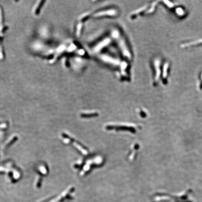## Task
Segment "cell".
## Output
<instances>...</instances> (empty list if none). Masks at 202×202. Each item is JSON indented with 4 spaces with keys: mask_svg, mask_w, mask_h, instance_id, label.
Returning <instances> with one entry per match:
<instances>
[{
    "mask_svg": "<svg viewBox=\"0 0 202 202\" xmlns=\"http://www.w3.org/2000/svg\"><path fill=\"white\" fill-rule=\"evenodd\" d=\"M168 69H169V65L168 63H166L165 65H164V69H163V78H166L168 76Z\"/></svg>",
    "mask_w": 202,
    "mask_h": 202,
    "instance_id": "1",
    "label": "cell"
}]
</instances>
